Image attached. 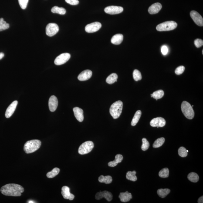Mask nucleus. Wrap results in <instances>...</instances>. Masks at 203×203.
Segmentation results:
<instances>
[{"instance_id":"nucleus-21","label":"nucleus","mask_w":203,"mask_h":203,"mask_svg":"<svg viewBox=\"0 0 203 203\" xmlns=\"http://www.w3.org/2000/svg\"><path fill=\"white\" fill-rule=\"evenodd\" d=\"M123 39V36L122 34H117L112 37L111 42L115 45H119L122 43Z\"/></svg>"},{"instance_id":"nucleus-7","label":"nucleus","mask_w":203,"mask_h":203,"mask_svg":"<svg viewBox=\"0 0 203 203\" xmlns=\"http://www.w3.org/2000/svg\"><path fill=\"white\" fill-rule=\"evenodd\" d=\"M59 26L55 23H50L46 27V34L49 37L54 36L59 32Z\"/></svg>"},{"instance_id":"nucleus-29","label":"nucleus","mask_w":203,"mask_h":203,"mask_svg":"<svg viewBox=\"0 0 203 203\" xmlns=\"http://www.w3.org/2000/svg\"><path fill=\"white\" fill-rule=\"evenodd\" d=\"M188 178L191 182H197L199 180V177L196 173L191 172L188 174Z\"/></svg>"},{"instance_id":"nucleus-6","label":"nucleus","mask_w":203,"mask_h":203,"mask_svg":"<svg viewBox=\"0 0 203 203\" xmlns=\"http://www.w3.org/2000/svg\"><path fill=\"white\" fill-rule=\"evenodd\" d=\"M94 145L92 141H87L82 143L79 147L78 153L81 155L87 154L93 150Z\"/></svg>"},{"instance_id":"nucleus-39","label":"nucleus","mask_w":203,"mask_h":203,"mask_svg":"<svg viewBox=\"0 0 203 203\" xmlns=\"http://www.w3.org/2000/svg\"><path fill=\"white\" fill-rule=\"evenodd\" d=\"M185 69V68L184 66H180L176 69L175 73L177 75H181L184 72Z\"/></svg>"},{"instance_id":"nucleus-37","label":"nucleus","mask_w":203,"mask_h":203,"mask_svg":"<svg viewBox=\"0 0 203 203\" xmlns=\"http://www.w3.org/2000/svg\"><path fill=\"white\" fill-rule=\"evenodd\" d=\"M178 154L182 157H186L188 155L186 149L183 147H180L178 150Z\"/></svg>"},{"instance_id":"nucleus-3","label":"nucleus","mask_w":203,"mask_h":203,"mask_svg":"<svg viewBox=\"0 0 203 203\" xmlns=\"http://www.w3.org/2000/svg\"><path fill=\"white\" fill-rule=\"evenodd\" d=\"M123 103L121 101H117L110 106V112L114 119H117L120 117L122 111Z\"/></svg>"},{"instance_id":"nucleus-18","label":"nucleus","mask_w":203,"mask_h":203,"mask_svg":"<svg viewBox=\"0 0 203 203\" xmlns=\"http://www.w3.org/2000/svg\"><path fill=\"white\" fill-rule=\"evenodd\" d=\"M162 8V6L160 3H156L152 4L149 7L148 12L151 15L158 13Z\"/></svg>"},{"instance_id":"nucleus-5","label":"nucleus","mask_w":203,"mask_h":203,"mask_svg":"<svg viewBox=\"0 0 203 203\" xmlns=\"http://www.w3.org/2000/svg\"><path fill=\"white\" fill-rule=\"evenodd\" d=\"M177 26V23L174 21H167L158 25L156 29L159 31H169L175 29Z\"/></svg>"},{"instance_id":"nucleus-41","label":"nucleus","mask_w":203,"mask_h":203,"mask_svg":"<svg viewBox=\"0 0 203 203\" xmlns=\"http://www.w3.org/2000/svg\"><path fill=\"white\" fill-rule=\"evenodd\" d=\"M65 1L67 3L73 5H77L79 3L78 0H65Z\"/></svg>"},{"instance_id":"nucleus-31","label":"nucleus","mask_w":203,"mask_h":203,"mask_svg":"<svg viewBox=\"0 0 203 203\" xmlns=\"http://www.w3.org/2000/svg\"><path fill=\"white\" fill-rule=\"evenodd\" d=\"M59 171H60V169L56 167V168H54L51 171L48 173L46 174L47 177L49 178H53L59 174Z\"/></svg>"},{"instance_id":"nucleus-40","label":"nucleus","mask_w":203,"mask_h":203,"mask_svg":"<svg viewBox=\"0 0 203 203\" xmlns=\"http://www.w3.org/2000/svg\"><path fill=\"white\" fill-rule=\"evenodd\" d=\"M194 44L197 48L201 47L203 45V41L200 39H196L194 40Z\"/></svg>"},{"instance_id":"nucleus-45","label":"nucleus","mask_w":203,"mask_h":203,"mask_svg":"<svg viewBox=\"0 0 203 203\" xmlns=\"http://www.w3.org/2000/svg\"><path fill=\"white\" fill-rule=\"evenodd\" d=\"M28 203H35V202H34V201H29V202H28Z\"/></svg>"},{"instance_id":"nucleus-26","label":"nucleus","mask_w":203,"mask_h":203,"mask_svg":"<svg viewBox=\"0 0 203 203\" xmlns=\"http://www.w3.org/2000/svg\"><path fill=\"white\" fill-rule=\"evenodd\" d=\"M118 76L117 74L113 73L111 74L106 79V82L108 84H112L117 81Z\"/></svg>"},{"instance_id":"nucleus-10","label":"nucleus","mask_w":203,"mask_h":203,"mask_svg":"<svg viewBox=\"0 0 203 203\" xmlns=\"http://www.w3.org/2000/svg\"><path fill=\"white\" fill-rule=\"evenodd\" d=\"M101 24L99 22H95L86 25L85 30L88 33H93L97 32L101 28Z\"/></svg>"},{"instance_id":"nucleus-44","label":"nucleus","mask_w":203,"mask_h":203,"mask_svg":"<svg viewBox=\"0 0 203 203\" xmlns=\"http://www.w3.org/2000/svg\"><path fill=\"white\" fill-rule=\"evenodd\" d=\"M4 56V54L2 52L0 53V59H2Z\"/></svg>"},{"instance_id":"nucleus-38","label":"nucleus","mask_w":203,"mask_h":203,"mask_svg":"<svg viewBox=\"0 0 203 203\" xmlns=\"http://www.w3.org/2000/svg\"><path fill=\"white\" fill-rule=\"evenodd\" d=\"M18 1L21 8L23 10L26 9L29 0H18Z\"/></svg>"},{"instance_id":"nucleus-8","label":"nucleus","mask_w":203,"mask_h":203,"mask_svg":"<svg viewBox=\"0 0 203 203\" xmlns=\"http://www.w3.org/2000/svg\"><path fill=\"white\" fill-rule=\"evenodd\" d=\"M70 56V54L69 53H64L61 54L55 59V64L58 66L64 64L69 60Z\"/></svg>"},{"instance_id":"nucleus-28","label":"nucleus","mask_w":203,"mask_h":203,"mask_svg":"<svg viewBox=\"0 0 203 203\" xmlns=\"http://www.w3.org/2000/svg\"><path fill=\"white\" fill-rule=\"evenodd\" d=\"M136 172L135 171H128L126 174V178L127 180L133 181H136L137 180V177L136 176Z\"/></svg>"},{"instance_id":"nucleus-12","label":"nucleus","mask_w":203,"mask_h":203,"mask_svg":"<svg viewBox=\"0 0 203 203\" xmlns=\"http://www.w3.org/2000/svg\"><path fill=\"white\" fill-rule=\"evenodd\" d=\"M150 126L152 127H163L165 125L166 121L165 120L163 117H158L152 119L150 122Z\"/></svg>"},{"instance_id":"nucleus-34","label":"nucleus","mask_w":203,"mask_h":203,"mask_svg":"<svg viewBox=\"0 0 203 203\" xmlns=\"http://www.w3.org/2000/svg\"><path fill=\"white\" fill-rule=\"evenodd\" d=\"M169 169L165 168L160 170L159 173V176L162 178H166L169 177Z\"/></svg>"},{"instance_id":"nucleus-17","label":"nucleus","mask_w":203,"mask_h":203,"mask_svg":"<svg viewBox=\"0 0 203 203\" xmlns=\"http://www.w3.org/2000/svg\"><path fill=\"white\" fill-rule=\"evenodd\" d=\"M92 72L89 70H86L82 71L79 74L78 76V78L80 81H85L89 80L91 78Z\"/></svg>"},{"instance_id":"nucleus-30","label":"nucleus","mask_w":203,"mask_h":203,"mask_svg":"<svg viewBox=\"0 0 203 203\" xmlns=\"http://www.w3.org/2000/svg\"><path fill=\"white\" fill-rule=\"evenodd\" d=\"M164 95V92L162 90H159L154 92L151 94V97H153L156 100L161 98Z\"/></svg>"},{"instance_id":"nucleus-13","label":"nucleus","mask_w":203,"mask_h":203,"mask_svg":"<svg viewBox=\"0 0 203 203\" xmlns=\"http://www.w3.org/2000/svg\"><path fill=\"white\" fill-rule=\"evenodd\" d=\"M104 198L107 201L110 202L113 199V195L111 193L107 191H100L95 195V198L97 200H100Z\"/></svg>"},{"instance_id":"nucleus-20","label":"nucleus","mask_w":203,"mask_h":203,"mask_svg":"<svg viewBox=\"0 0 203 203\" xmlns=\"http://www.w3.org/2000/svg\"><path fill=\"white\" fill-rule=\"evenodd\" d=\"M120 201L123 202H128L130 201L132 198V195L131 193L128 191H126L125 193H121L119 196Z\"/></svg>"},{"instance_id":"nucleus-24","label":"nucleus","mask_w":203,"mask_h":203,"mask_svg":"<svg viewBox=\"0 0 203 203\" xmlns=\"http://www.w3.org/2000/svg\"><path fill=\"white\" fill-rule=\"evenodd\" d=\"M141 115V111L140 110H138L136 111L134 116V117L132 119L131 125L132 126H136L138 122L140 117Z\"/></svg>"},{"instance_id":"nucleus-15","label":"nucleus","mask_w":203,"mask_h":203,"mask_svg":"<svg viewBox=\"0 0 203 203\" xmlns=\"http://www.w3.org/2000/svg\"><path fill=\"white\" fill-rule=\"evenodd\" d=\"M58 106V100L56 96H52L50 97L49 100V107L50 111L51 112L55 111Z\"/></svg>"},{"instance_id":"nucleus-36","label":"nucleus","mask_w":203,"mask_h":203,"mask_svg":"<svg viewBox=\"0 0 203 203\" xmlns=\"http://www.w3.org/2000/svg\"><path fill=\"white\" fill-rule=\"evenodd\" d=\"M142 145L141 147V150L143 151H146V150H148L149 147H150V143L146 138L142 139Z\"/></svg>"},{"instance_id":"nucleus-42","label":"nucleus","mask_w":203,"mask_h":203,"mask_svg":"<svg viewBox=\"0 0 203 203\" xmlns=\"http://www.w3.org/2000/svg\"><path fill=\"white\" fill-rule=\"evenodd\" d=\"M161 52L163 55H166L168 52V49L167 47L166 46H163L161 48Z\"/></svg>"},{"instance_id":"nucleus-43","label":"nucleus","mask_w":203,"mask_h":203,"mask_svg":"<svg viewBox=\"0 0 203 203\" xmlns=\"http://www.w3.org/2000/svg\"><path fill=\"white\" fill-rule=\"evenodd\" d=\"M198 203H203V196L200 197V198L198 200Z\"/></svg>"},{"instance_id":"nucleus-32","label":"nucleus","mask_w":203,"mask_h":203,"mask_svg":"<svg viewBox=\"0 0 203 203\" xmlns=\"http://www.w3.org/2000/svg\"><path fill=\"white\" fill-rule=\"evenodd\" d=\"M165 139L164 138L161 137L157 139L154 142V144H153V147L154 148H158L161 147L164 144L165 142Z\"/></svg>"},{"instance_id":"nucleus-46","label":"nucleus","mask_w":203,"mask_h":203,"mask_svg":"<svg viewBox=\"0 0 203 203\" xmlns=\"http://www.w3.org/2000/svg\"><path fill=\"white\" fill-rule=\"evenodd\" d=\"M187 152H188V150H187Z\"/></svg>"},{"instance_id":"nucleus-1","label":"nucleus","mask_w":203,"mask_h":203,"mask_svg":"<svg viewBox=\"0 0 203 203\" xmlns=\"http://www.w3.org/2000/svg\"><path fill=\"white\" fill-rule=\"evenodd\" d=\"M24 189L20 185L15 184H7L1 188V191L4 195L11 196H20Z\"/></svg>"},{"instance_id":"nucleus-27","label":"nucleus","mask_w":203,"mask_h":203,"mask_svg":"<svg viewBox=\"0 0 203 203\" xmlns=\"http://www.w3.org/2000/svg\"><path fill=\"white\" fill-rule=\"evenodd\" d=\"M170 191V190L168 188L159 189L157 190V194L161 198H164L169 194Z\"/></svg>"},{"instance_id":"nucleus-2","label":"nucleus","mask_w":203,"mask_h":203,"mask_svg":"<svg viewBox=\"0 0 203 203\" xmlns=\"http://www.w3.org/2000/svg\"><path fill=\"white\" fill-rule=\"evenodd\" d=\"M41 145V142L38 140H33L27 141L24 147V150L26 154H31L39 150Z\"/></svg>"},{"instance_id":"nucleus-23","label":"nucleus","mask_w":203,"mask_h":203,"mask_svg":"<svg viewBox=\"0 0 203 203\" xmlns=\"http://www.w3.org/2000/svg\"><path fill=\"white\" fill-rule=\"evenodd\" d=\"M98 180L99 182L104 183L106 184H109L111 183L113 179L111 176L108 175L104 176L101 175L99 177Z\"/></svg>"},{"instance_id":"nucleus-16","label":"nucleus","mask_w":203,"mask_h":203,"mask_svg":"<svg viewBox=\"0 0 203 203\" xmlns=\"http://www.w3.org/2000/svg\"><path fill=\"white\" fill-rule=\"evenodd\" d=\"M62 194L63 198L66 199H69L72 201L75 198V196L71 193L70 192V188L69 187L64 186L62 188Z\"/></svg>"},{"instance_id":"nucleus-47","label":"nucleus","mask_w":203,"mask_h":203,"mask_svg":"<svg viewBox=\"0 0 203 203\" xmlns=\"http://www.w3.org/2000/svg\"><path fill=\"white\" fill-rule=\"evenodd\" d=\"M202 54H203V50H202Z\"/></svg>"},{"instance_id":"nucleus-35","label":"nucleus","mask_w":203,"mask_h":203,"mask_svg":"<svg viewBox=\"0 0 203 203\" xmlns=\"http://www.w3.org/2000/svg\"><path fill=\"white\" fill-rule=\"evenodd\" d=\"M133 78L135 81H137L139 80H141L142 79L141 73L138 70L135 69L133 73Z\"/></svg>"},{"instance_id":"nucleus-25","label":"nucleus","mask_w":203,"mask_h":203,"mask_svg":"<svg viewBox=\"0 0 203 203\" xmlns=\"http://www.w3.org/2000/svg\"><path fill=\"white\" fill-rule=\"evenodd\" d=\"M52 12L54 13H57L61 15H64L66 13V9L62 7H59L57 6L53 7L51 9Z\"/></svg>"},{"instance_id":"nucleus-14","label":"nucleus","mask_w":203,"mask_h":203,"mask_svg":"<svg viewBox=\"0 0 203 203\" xmlns=\"http://www.w3.org/2000/svg\"><path fill=\"white\" fill-rule=\"evenodd\" d=\"M18 104V101L17 100L14 101L11 103L7 108L5 112V116L7 118L10 117L15 112L16 108L17 105Z\"/></svg>"},{"instance_id":"nucleus-11","label":"nucleus","mask_w":203,"mask_h":203,"mask_svg":"<svg viewBox=\"0 0 203 203\" xmlns=\"http://www.w3.org/2000/svg\"><path fill=\"white\" fill-rule=\"evenodd\" d=\"M190 16L195 23L200 26H203V18L198 12L195 11H192L190 13Z\"/></svg>"},{"instance_id":"nucleus-33","label":"nucleus","mask_w":203,"mask_h":203,"mask_svg":"<svg viewBox=\"0 0 203 203\" xmlns=\"http://www.w3.org/2000/svg\"><path fill=\"white\" fill-rule=\"evenodd\" d=\"M9 27V24L4 21L3 18H0V31L5 30Z\"/></svg>"},{"instance_id":"nucleus-22","label":"nucleus","mask_w":203,"mask_h":203,"mask_svg":"<svg viewBox=\"0 0 203 203\" xmlns=\"http://www.w3.org/2000/svg\"><path fill=\"white\" fill-rule=\"evenodd\" d=\"M123 160V156L121 154H117L116 156L114 161L110 162L108 163V165L111 167H115L118 163H121Z\"/></svg>"},{"instance_id":"nucleus-9","label":"nucleus","mask_w":203,"mask_h":203,"mask_svg":"<svg viewBox=\"0 0 203 203\" xmlns=\"http://www.w3.org/2000/svg\"><path fill=\"white\" fill-rule=\"evenodd\" d=\"M123 8L121 7L116 6H110L105 8L104 11L106 13L109 15H114L120 14L122 12Z\"/></svg>"},{"instance_id":"nucleus-19","label":"nucleus","mask_w":203,"mask_h":203,"mask_svg":"<svg viewBox=\"0 0 203 203\" xmlns=\"http://www.w3.org/2000/svg\"><path fill=\"white\" fill-rule=\"evenodd\" d=\"M73 111L75 117L78 121L79 122L83 121L84 119L83 110L79 107H76L74 108Z\"/></svg>"},{"instance_id":"nucleus-4","label":"nucleus","mask_w":203,"mask_h":203,"mask_svg":"<svg viewBox=\"0 0 203 203\" xmlns=\"http://www.w3.org/2000/svg\"><path fill=\"white\" fill-rule=\"evenodd\" d=\"M181 108L183 114L187 118L189 119L193 118L194 112L190 103L185 101H183L182 103Z\"/></svg>"}]
</instances>
